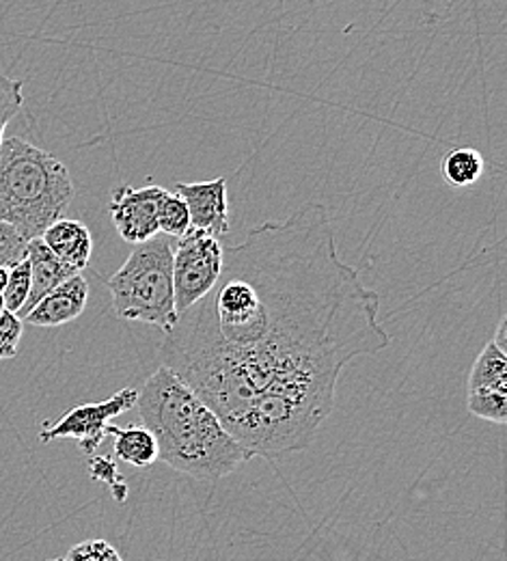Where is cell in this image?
<instances>
[{
    "label": "cell",
    "mask_w": 507,
    "mask_h": 561,
    "mask_svg": "<svg viewBox=\"0 0 507 561\" xmlns=\"http://www.w3.org/2000/svg\"><path fill=\"white\" fill-rule=\"evenodd\" d=\"M378 311V291L337 253L329 208L304 204L222 251L217 285L180 313L160 356L253 458L275 460L311 445L348 363L389 348Z\"/></svg>",
    "instance_id": "cell-1"
},
{
    "label": "cell",
    "mask_w": 507,
    "mask_h": 561,
    "mask_svg": "<svg viewBox=\"0 0 507 561\" xmlns=\"http://www.w3.org/2000/svg\"><path fill=\"white\" fill-rule=\"evenodd\" d=\"M139 420L158 443V460L199 482H218L253 458L204 398L160 365L139 391Z\"/></svg>",
    "instance_id": "cell-2"
},
{
    "label": "cell",
    "mask_w": 507,
    "mask_h": 561,
    "mask_svg": "<svg viewBox=\"0 0 507 561\" xmlns=\"http://www.w3.org/2000/svg\"><path fill=\"white\" fill-rule=\"evenodd\" d=\"M68 167L42 147L20 137H4L0 145V218L26 242L42 233L73 202Z\"/></svg>",
    "instance_id": "cell-3"
},
{
    "label": "cell",
    "mask_w": 507,
    "mask_h": 561,
    "mask_svg": "<svg viewBox=\"0 0 507 561\" xmlns=\"http://www.w3.org/2000/svg\"><path fill=\"white\" fill-rule=\"evenodd\" d=\"M113 311L122 320L146 322L164 335L173 331L180 313L173 289V247L153 236L135 244L126 264L106 279Z\"/></svg>",
    "instance_id": "cell-4"
},
{
    "label": "cell",
    "mask_w": 507,
    "mask_h": 561,
    "mask_svg": "<svg viewBox=\"0 0 507 561\" xmlns=\"http://www.w3.org/2000/svg\"><path fill=\"white\" fill-rule=\"evenodd\" d=\"M177 240L173 251V289L175 309L184 313L217 285L222 271V247L218 238L197 229Z\"/></svg>",
    "instance_id": "cell-5"
},
{
    "label": "cell",
    "mask_w": 507,
    "mask_h": 561,
    "mask_svg": "<svg viewBox=\"0 0 507 561\" xmlns=\"http://www.w3.org/2000/svg\"><path fill=\"white\" fill-rule=\"evenodd\" d=\"M137 398H139V391L132 387H126L102 402L76 407L55 425H46L39 432V440L53 443V440H61V438H72L87 456H91L106 440V436H108L106 427L111 420L135 409Z\"/></svg>",
    "instance_id": "cell-6"
},
{
    "label": "cell",
    "mask_w": 507,
    "mask_h": 561,
    "mask_svg": "<svg viewBox=\"0 0 507 561\" xmlns=\"http://www.w3.org/2000/svg\"><path fill=\"white\" fill-rule=\"evenodd\" d=\"M466 411L477 420L506 425L507 352L488 342L477 354L466 387Z\"/></svg>",
    "instance_id": "cell-7"
},
{
    "label": "cell",
    "mask_w": 507,
    "mask_h": 561,
    "mask_svg": "<svg viewBox=\"0 0 507 561\" xmlns=\"http://www.w3.org/2000/svg\"><path fill=\"white\" fill-rule=\"evenodd\" d=\"M169 191L160 186H117L111 195L108 211L124 242L141 244L160 233L158 211Z\"/></svg>",
    "instance_id": "cell-8"
},
{
    "label": "cell",
    "mask_w": 507,
    "mask_h": 561,
    "mask_svg": "<svg viewBox=\"0 0 507 561\" xmlns=\"http://www.w3.org/2000/svg\"><path fill=\"white\" fill-rule=\"evenodd\" d=\"M175 193L184 199L191 214V229L206 231L215 238L229 233L227 178L197 184H177Z\"/></svg>",
    "instance_id": "cell-9"
},
{
    "label": "cell",
    "mask_w": 507,
    "mask_h": 561,
    "mask_svg": "<svg viewBox=\"0 0 507 561\" xmlns=\"http://www.w3.org/2000/svg\"><path fill=\"white\" fill-rule=\"evenodd\" d=\"M89 300V283L78 273L53 291H48L24 318L22 322L39 329H57L78 320L84 313Z\"/></svg>",
    "instance_id": "cell-10"
},
{
    "label": "cell",
    "mask_w": 507,
    "mask_h": 561,
    "mask_svg": "<svg viewBox=\"0 0 507 561\" xmlns=\"http://www.w3.org/2000/svg\"><path fill=\"white\" fill-rule=\"evenodd\" d=\"M26 260H28V266H31V294H28V300H26L24 309L20 311V318H24L57 285H61L64 280L70 279L73 275H78V271L72 268V266H68L66 262H61L44 244L42 238L28 240V244H26Z\"/></svg>",
    "instance_id": "cell-11"
},
{
    "label": "cell",
    "mask_w": 507,
    "mask_h": 561,
    "mask_svg": "<svg viewBox=\"0 0 507 561\" xmlns=\"http://www.w3.org/2000/svg\"><path fill=\"white\" fill-rule=\"evenodd\" d=\"M44 244L68 266L82 273L93 255V236L89 227L73 218H59L55 220L44 233Z\"/></svg>",
    "instance_id": "cell-12"
},
{
    "label": "cell",
    "mask_w": 507,
    "mask_h": 561,
    "mask_svg": "<svg viewBox=\"0 0 507 561\" xmlns=\"http://www.w3.org/2000/svg\"><path fill=\"white\" fill-rule=\"evenodd\" d=\"M106 432L115 438V456L137 469H149L158 462V443L143 423L119 427L108 423Z\"/></svg>",
    "instance_id": "cell-13"
},
{
    "label": "cell",
    "mask_w": 507,
    "mask_h": 561,
    "mask_svg": "<svg viewBox=\"0 0 507 561\" xmlns=\"http://www.w3.org/2000/svg\"><path fill=\"white\" fill-rule=\"evenodd\" d=\"M486 162L477 149L471 147H460L451 149L445 160H442V178L453 186V188H469L480 182L484 175Z\"/></svg>",
    "instance_id": "cell-14"
},
{
    "label": "cell",
    "mask_w": 507,
    "mask_h": 561,
    "mask_svg": "<svg viewBox=\"0 0 507 561\" xmlns=\"http://www.w3.org/2000/svg\"><path fill=\"white\" fill-rule=\"evenodd\" d=\"M28 294H31V266H28V260L24 257L9 268L7 285L2 289L4 309L20 316V311L24 309V305L28 300Z\"/></svg>",
    "instance_id": "cell-15"
},
{
    "label": "cell",
    "mask_w": 507,
    "mask_h": 561,
    "mask_svg": "<svg viewBox=\"0 0 507 561\" xmlns=\"http://www.w3.org/2000/svg\"><path fill=\"white\" fill-rule=\"evenodd\" d=\"M158 227L171 238H182L191 231V214L177 193H166L158 211Z\"/></svg>",
    "instance_id": "cell-16"
},
{
    "label": "cell",
    "mask_w": 507,
    "mask_h": 561,
    "mask_svg": "<svg viewBox=\"0 0 507 561\" xmlns=\"http://www.w3.org/2000/svg\"><path fill=\"white\" fill-rule=\"evenodd\" d=\"M87 467H89V476H91L95 482L106 484V486L111 489V494H113L119 503L126 501L130 489H128L124 476L119 473V469H117V465H115V460H113L111 456H95V454H91Z\"/></svg>",
    "instance_id": "cell-17"
},
{
    "label": "cell",
    "mask_w": 507,
    "mask_h": 561,
    "mask_svg": "<svg viewBox=\"0 0 507 561\" xmlns=\"http://www.w3.org/2000/svg\"><path fill=\"white\" fill-rule=\"evenodd\" d=\"M22 87H24L22 80H13L0 73V145L4 139L7 126L22 111V104H24Z\"/></svg>",
    "instance_id": "cell-18"
},
{
    "label": "cell",
    "mask_w": 507,
    "mask_h": 561,
    "mask_svg": "<svg viewBox=\"0 0 507 561\" xmlns=\"http://www.w3.org/2000/svg\"><path fill=\"white\" fill-rule=\"evenodd\" d=\"M24 333V322L18 313L2 309L0 311V360L13 358Z\"/></svg>",
    "instance_id": "cell-19"
},
{
    "label": "cell",
    "mask_w": 507,
    "mask_h": 561,
    "mask_svg": "<svg viewBox=\"0 0 507 561\" xmlns=\"http://www.w3.org/2000/svg\"><path fill=\"white\" fill-rule=\"evenodd\" d=\"M68 561H124L119 551L102 540V538H91V540H84L80 545H76L70 549V553L66 556Z\"/></svg>",
    "instance_id": "cell-20"
},
{
    "label": "cell",
    "mask_w": 507,
    "mask_h": 561,
    "mask_svg": "<svg viewBox=\"0 0 507 561\" xmlns=\"http://www.w3.org/2000/svg\"><path fill=\"white\" fill-rule=\"evenodd\" d=\"M26 240L0 218V266L11 268L26 257Z\"/></svg>",
    "instance_id": "cell-21"
},
{
    "label": "cell",
    "mask_w": 507,
    "mask_h": 561,
    "mask_svg": "<svg viewBox=\"0 0 507 561\" xmlns=\"http://www.w3.org/2000/svg\"><path fill=\"white\" fill-rule=\"evenodd\" d=\"M502 351L507 352V318L504 316L499 327H497V333H495V340H493Z\"/></svg>",
    "instance_id": "cell-22"
},
{
    "label": "cell",
    "mask_w": 507,
    "mask_h": 561,
    "mask_svg": "<svg viewBox=\"0 0 507 561\" xmlns=\"http://www.w3.org/2000/svg\"><path fill=\"white\" fill-rule=\"evenodd\" d=\"M7 277H9V268H4V266H0V294H2V289H4V285H7Z\"/></svg>",
    "instance_id": "cell-23"
},
{
    "label": "cell",
    "mask_w": 507,
    "mask_h": 561,
    "mask_svg": "<svg viewBox=\"0 0 507 561\" xmlns=\"http://www.w3.org/2000/svg\"><path fill=\"white\" fill-rule=\"evenodd\" d=\"M4 309V300H2V294H0V311Z\"/></svg>",
    "instance_id": "cell-24"
},
{
    "label": "cell",
    "mask_w": 507,
    "mask_h": 561,
    "mask_svg": "<svg viewBox=\"0 0 507 561\" xmlns=\"http://www.w3.org/2000/svg\"><path fill=\"white\" fill-rule=\"evenodd\" d=\"M48 561H68L66 558H55V560H48Z\"/></svg>",
    "instance_id": "cell-25"
}]
</instances>
